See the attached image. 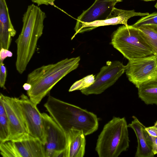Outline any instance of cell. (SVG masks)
<instances>
[{"label": "cell", "mask_w": 157, "mask_h": 157, "mask_svg": "<svg viewBox=\"0 0 157 157\" xmlns=\"http://www.w3.org/2000/svg\"><path fill=\"white\" fill-rule=\"evenodd\" d=\"M151 147L155 155L157 154V145L152 143Z\"/></svg>", "instance_id": "27"}, {"label": "cell", "mask_w": 157, "mask_h": 157, "mask_svg": "<svg viewBox=\"0 0 157 157\" xmlns=\"http://www.w3.org/2000/svg\"><path fill=\"white\" fill-rule=\"evenodd\" d=\"M138 28L157 55V31L149 25H143Z\"/></svg>", "instance_id": "18"}, {"label": "cell", "mask_w": 157, "mask_h": 157, "mask_svg": "<svg viewBox=\"0 0 157 157\" xmlns=\"http://www.w3.org/2000/svg\"><path fill=\"white\" fill-rule=\"evenodd\" d=\"M154 29H155L157 31V26H153V25H149Z\"/></svg>", "instance_id": "29"}, {"label": "cell", "mask_w": 157, "mask_h": 157, "mask_svg": "<svg viewBox=\"0 0 157 157\" xmlns=\"http://www.w3.org/2000/svg\"><path fill=\"white\" fill-rule=\"evenodd\" d=\"M10 134V125L6 112L0 115V142L8 140Z\"/></svg>", "instance_id": "20"}, {"label": "cell", "mask_w": 157, "mask_h": 157, "mask_svg": "<svg viewBox=\"0 0 157 157\" xmlns=\"http://www.w3.org/2000/svg\"><path fill=\"white\" fill-rule=\"evenodd\" d=\"M138 89L139 98L147 105L157 106V82H148L140 86Z\"/></svg>", "instance_id": "17"}, {"label": "cell", "mask_w": 157, "mask_h": 157, "mask_svg": "<svg viewBox=\"0 0 157 157\" xmlns=\"http://www.w3.org/2000/svg\"><path fill=\"white\" fill-rule=\"evenodd\" d=\"M0 86L5 90L6 89L5 85L7 75V71L3 62L0 61Z\"/></svg>", "instance_id": "22"}, {"label": "cell", "mask_w": 157, "mask_h": 157, "mask_svg": "<svg viewBox=\"0 0 157 157\" xmlns=\"http://www.w3.org/2000/svg\"><path fill=\"white\" fill-rule=\"evenodd\" d=\"M67 144L65 150L66 157H83L85 153L86 139L83 132L72 129L67 134Z\"/></svg>", "instance_id": "16"}, {"label": "cell", "mask_w": 157, "mask_h": 157, "mask_svg": "<svg viewBox=\"0 0 157 157\" xmlns=\"http://www.w3.org/2000/svg\"><path fill=\"white\" fill-rule=\"evenodd\" d=\"M18 102L27 128L28 134L44 144L45 136L42 113L37 105L24 94L18 98Z\"/></svg>", "instance_id": "11"}, {"label": "cell", "mask_w": 157, "mask_h": 157, "mask_svg": "<svg viewBox=\"0 0 157 157\" xmlns=\"http://www.w3.org/2000/svg\"><path fill=\"white\" fill-rule=\"evenodd\" d=\"M80 56L66 58L56 63L43 65L28 75L26 83L31 85L27 94L36 105L39 104L62 78L78 67Z\"/></svg>", "instance_id": "3"}, {"label": "cell", "mask_w": 157, "mask_h": 157, "mask_svg": "<svg viewBox=\"0 0 157 157\" xmlns=\"http://www.w3.org/2000/svg\"><path fill=\"white\" fill-rule=\"evenodd\" d=\"M117 0H95L93 5L77 18L75 30L76 31L83 24L105 20L111 14Z\"/></svg>", "instance_id": "12"}, {"label": "cell", "mask_w": 157, "mask_h": 157, "mask_svg": "<svg viewBox=\"0 0 157 157\" xmlns=\"http://www.w3.org/2000/svg\"><path fill=\"white\" fill-rule=\"evenodd\" d=\"M45 136V157H65L67 147L66 133L53 118L45 113H42Z\"/></svg>", "instance_id": "7"}, {"label": "cell", "mask_w": 157, "mask_h": 157, "mask_svg": "<svg viewBox=\"0 0 157 157\" xmlns=\"http://www.w3.org/2000/svg\"><path fill=\"white\" fill-rule=\"evenodd\" d=\"M117 0L119 1H120V2H121V1H122V0Z\"/></svg>", "instance_id": "33"}, {"label": "cell", "mask_w": 157, "mask_h": 157, "mask_svg": "<svg viewBox=\"0 0 157 157\" xmlns=\"http://www.w3.org/2000/svg\"><path fill=\"white\" fill-rule=\"evenodd\" d=\"M132 25L137 28L143 25L157 26V12H154L143 17Z\"/></svg>", "instance_id": "21"}, {"label": "cell", "mask_w": 157, "mask_h": 157, "mask_svg": "<svg viewBox=\"0 0 157 157\" xmlns=\"http://www.w3.org/2000/svg\"><path fill=\"white\" fill-rule=\"evenodd\" d=\"M127 65L119 61H108L102 67L95 78L94 83L90 87L81 90L85 95L98 94L114 84L126 71Z\"/></svg>", "instance_id": "9"}, {"label": "cell", "mask_w": 157, "mask_h": 157, "mask_svg": "<svg viewBox=\"0 0 157 157\" xmlns=\"http://www.w3.org/2000/svg\"><path fill=\"white\" fill-rule=\"evenodd\" d=\"M95 78V76L93 74L84 77L74 83L70 87L69 91L81 90L90 87L94 83Z\"/></svg>", "instance_id": "19"}, {"label": "cell", "mask_w": 157, "mask_h": 157, "mask_svg": "<svg viewBox=\"0 0 157 157\" xmlns=\"http://www.w3.org/2000/svg\"><path fill=\"white\" fill-rule=\"evenodd\" d=\"M143 0L147 2V1H154L155 0Z\"/></svg>", "instance_id": "31"}, {"label": "cell", "mask_w": 157, "mask_h": 157, "mask_svg": "<svg viewBox=\"0 0 157 157\" xmlns=\"http://www.w3.org/2000/svg\"><path fill=\"white\" fill-rule=\"evenodd\" d=\"M133 120L128 125L132 128L136 135L137 146L135 157H153L155 155L153 151L151 145L152 143L148 140L146 136V127L135 116H133Z\"/></svg>", "instance_id": "14"}, {"label": "cell", "mask_w": 157, "mask_h": 157, "mask_svg": "<svg viewBox=\"0 0 157 157\" xmlns=\"http://www.w3.org/2000/svg\"><path fill=\"white\" fill-rule=\"evenodd\" d=\"M24 89L27 91L29 90L31 88V85L29 83H26L23 86Z\"/></svg>", "instance_id": "28"}, {"label": "cell", "mask_w": 157, "mask_h": 157, "mask_svg": "<svg viewBox=\"0 0 157 157\" xmlns=\"http://www.w3.org/2000/svg\"><path fill=\"white\" fill-rule=\"evenodd\" d=\"M12 55V53L8 50L2 48H1L0 53V61L3 62L4 59L7 57H11Z\"/></svg>", "instance_id": "23"}, {"label": "cell", "mask_w": 157, "mask_h": 157, "mask_svg": "<svg viewBox=\"0 0 157 157\" xmlns=\"http://www.w3.org/2000/svg\"><path fill=\"white\" fill-rule=\"evenodd\" d=\"M111 43L128 61L156 55L139 29L132 25L119 27L113 33Z\"/></svg>", "instance_id": "5"}, {"label": "cell", "mask_w": 157, "mask_h": 157, "mask_svg": "<svg viewBox=\"0 0 157 157\" xmlns=\"http://www.w3.org/2000/svg\"><path fill=\"white\" fill-rule=\"evenodd\" d=\"M45 13L38 6L29 5L22 17V29L15 42L17 44L16 67L22 74L33 55L39 38L42 36Z\"/></svg>", "instance_id": "1"}, {"label": "cell", "mask_w": 157, "mask_h": 157, "mask_svg": "<svg viewBox=\"0 0 157 157\" xmlns=\"http://www.w3.org/2000/svg\"><path fill=\"white\" fill-rule=\"evenodd\" d=\"M128 61L126 74L136 88L148 82H157V55Z\"/></svg>", "instance_id": "8"}, {"label": "cell", "mask_w": 157, "mask_h": 157, "mask_svg": "<svg viewBox=\"0 0 157 157\" xmlns=\"http://www.w3.org/2000/svg\"><path fill=\"white\" fill-rule=\"evenodd\" d=\"M128 127L124 117H113L98 136L95 150L99 157H117L129 147Z\"/></svg>", "instance_id": "4"}, {"label": "cell", "mask_w": 157, "mask_h": 157, "mask_svg": "<svg viewBox=\"0 0 157 157\" xmlns=\"http://www.w3.org/2000/svg\"><path fill=\"white\" fill-rule=\"evenodd\" d=\"M157 128V121H156L154 123V125L153 126Z\"/></svg>", "instance_id": "30"}, {"label": "cell", "mask_w": 157, "mask_h": 157, "mask_svg": "<svg viewBox=\"0 0 157 157\" xmlns=\"http://www.w3.org/2000/svg\"><path fill=\"white\" fill-rule=\"evenodd\" d=\"M155 7L157 9V2L156 3V4H155Z\"/></svg>", "instance_id": "32"}, {"label": "cell", "mask_w": 157, "mask_h": 157, "mask_svg": "<svg viewBox=\"0 0 157 157\" xmlns=\"http://www.w3.org/2000/svg\"><path fill=\"white\" fill-rule=\"evenodd\" d=\"M16 31L10 20L5 0H0V44L1 48L8 50Z\"/></svg>", "instance_id": "15"}, {"label": "cell", "mask_w": 157, "mask_h": 157, "mask_svg": "<svg viewBox=\"0 0 157 157\" xmlns=\"http://www.w3.org/2000/svg\"><path fill=\"white\" fill-rule=\"evenodd\" d=\"M146 136L147 138L151 141L152 143L157 145V137L149 135L146 131Z\"/></svg>", "instance_id": "26"}, {"label": "cell", "mask_w": 157, "mask_h": 157, "mask_svg": "<svg viewBox=\"0 0 157 157\" xmlns=\"http://www.w3.org/2000/svg\"><path fill=\"white\" fill-rule=\"evenodd\" d=\"M145 129L149 135L157 137V128L153 126L146 127Z\"/></svg>", "instance_id": "25"}, {"label": "cell", "mask_w": 157, "mask_h": 157, "mask_svg": "<svg viewBox=\"0 0 157 157\" xmlns=\"http://www.w3.org/2000/svg\"><path fill=\"white\" fill-rule=\"evenodd\" d=\"M44 106L66 135L72 129L82 130L85 136L92 134L98 129L97 115L85 109L50 95Z\"/></svg>", "instance_id": "2"}, {"label": "cell", "mask_w": 157, "mask_h": 157, "mask_svg": "<svg viewBox=\"0 0 157 157\" xmlns=\"http://www.w3.org/2000/svg\"><path fill=\"white\" fill-rule=\"evenodd\" d=\"M0 153L3 157H45L44 145L28 134L0 142Z\"/></svg>", "instance_id": "6"}, {"label": "cell", "mask_w": 157, "mask_h": 157, "mask_svg": "<svg viewBox=\"0 0 157 157\" xmlns=\"http://www.w3.org/2000/svg\"><path fill=\"white\" fill-rule=\"evenodd\" d=\"M0 100L5 108L10 125V134L8 140L17 139L28 134L18 98L10 97L1 93Z\"/></svg>", "instance_id": "10"}, {"label": "cell", "mask_w": 157, "mask_h": 157, "mask_svg": "<svg viewBox=\"0 0 157 157\" xmlns=\"http://www.w3.org/2000/svg\"><path fill=\"white\" fill-rule=\"evenodd\" d=\"M33 2L39 6L42 5H48L52 4L56 0H31Z\"/></svg>", "instance_id": "24"}, {"label": "cell", "mask_w": 157, "mask_h": 157, "mask_svg": "<svg viewBox=\"0 0 157 157\" xmlns=\"http://www.w3.org/2000/svg\"><path fill=\"white\" fill-rule=\"evenodd\" d=\"M149 14L148 13L136 12L134 10H125L114 7L111 14L106 19L83 24L75 31V33L72 37V39L78 33L90 31L99 26L119 24H122L127 26L128 21L130 18L134 16L143 17Z\"/></svg>", "instance_id": "13"}]
</instances>
